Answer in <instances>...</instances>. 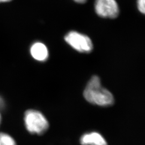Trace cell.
Wrapping results in <instances>:
<instances>
[{"mask_svg": "<svg viewBox=\"0 0 145 145\" xmlns=\"http://www.w3.org/2000/svg\"><path fill=\"white\" fill-rule=\"evenodd\" d=\"M84 99L88 102L101 106H110L114 103L112 94L103 88L98 76H93L89 80L83 92Z\"/></svg>", "mask_w": 145, "mask_h": 145, "instance_id": "6da1fadb", "label": "cell"}, {"mask_svg": "<svg viewBox=\"0 0 145 145\" xmlns=\"http://www.w3.org/2000/svg\"><path fill=\"white\" fill-rule=\"evenodd\" d=\"M24 121L26 129L32 134L42 135L48 128V123L44 116L35 110L26 111Z\"/></svg>", "mask_w": 145, "mask_h": 145, "instance_id": "7a4b0ae2", "label": "cell"}, {"mask_svg": "<svg viewBox=\"0 0 145 145\" xmlns=\"http://www.w3.org/2000/svg\"><path fill=\"white\" fill-rule=\"evenodd\" d=\"M65 40L74 50L81 53H89L93 49V44L90 38L76 31L68 32L65 36Z\"/></svg>", "mask_w": 145, "mask_h": 145, "instance_id": "3957f363", "label": "cell"}, {"mask_svg": "<svg viewBox=\"0 0 145 145\" xmlns=\"http://www.w3.org/2000/svg\"><path fill=\"white\" fill-rule=\"evenodd\" d=\"M95 9L100 17L114 19L119 15V7L116 0H95Z\"/></svg>", "mask_w": 145, "mask_h": 145, "instance_id": "277c9868", "label": "cell"}, {"mask_svg": "<svg viewBox=\"0 0 145 145\" xmlns=\"http://www.w3.org/2000/svg\"><path fill=\"white\" fill-rule=\"evenodd\" d=\"M30 53L33 58L38 61H45L48 57L47 47L40 42H36L32 45L30 47Z\"/></svg>", "mask_w": 145, "mask_h": 145, "instance_id": "5b68a950", "label": "cell"}, {"mask_svg": "<svg viewBox=\"0 0 145 145\" xmlns=\"http://www.w3.org/2000/svg\"><path fill=\"white\" fill-rule=\"evenodd\" d=\"M82 145H108L103 137L97 132L84 134L80 139Z\"/></svg>", "mask_w": 145, "mask_h": 145, "instance_id": "8992f818", "label": "cell"}, {"mask_svg": "<svg viewBox=\"0 0 145 145\" xmlns=\"http://www.w3.org/2000/svg\"><path fill=\"white\" fill-rule=\"evenodd\" d=\"M0 145H16V144L15 141L9 135L0 133Z\"/></svg>", "mask_w": 145, "mask_h": 145, "instance_id": "52a82bcc", "label": "cell"}, {"mask_svg": "<svg viewBox=\"0 0 145 145\" xmlns=\"http://www.w3.org/2000/svg\"><path fill=\"white\" fill-rule=\"evenodd\" d=\"M137 6L141 13H145V0H137Z\"/></svg>", "mask_w": 145, "mask_h": 145, "instance_id": "ba28073f", "label": "cell"}, {"mask_svg": "<svg viewBox=\"0 0 145 145\" xmlns=\"http://www.w3.org/2000/svg\"><path fill=\"white\" fill-rule=\"evenodd\" d=\"M5 106V102L3 99L0 96V110L3 109Z\"/></svg>", "mask_w": 145, "mask_h": 145, "instance_id": "9c48e42d", "label": "cell"}, {"mask_svg": "<svg viewBox=\"0 0 145 145\" xmlns=\"http://www.w3.org/2000/svg\"><path fill=\"white\" fill-rule=\"evenodd\" d=\"M74 1L78 3H84L87 2V0H74Z\"/></svg>", "mask_w": 145, "mask_h": 145, "instance_id": "30bf717a", "label": "cell"}, {"mask_svg": "<svg viewBox=\"0 0 145 145\" xmlns=\"http://www.w3.org/2000/svg\"><path fill=\"white\" fill-rule=\"evenodd\" d=\"M12 0H0V3H4V2H8Z\"/></svg>", "mask_w": 145, "mask_h": 145, "instance_id": "8fae6325", "label": "cell"}, {"mask_svg": "<svg viewBox=\"0 0 145 145\" xmlns=\"http://www.w3.org/2000/svg\"><path fill=\"white\" fill-rule=\"evenodd\" d=\"M1 114H0V123H1Z\"/></svg>", "mask_w": 145, "mask_h": 145, "instance_id": "7c38bea8", "label": "cell"}]
</instances>
